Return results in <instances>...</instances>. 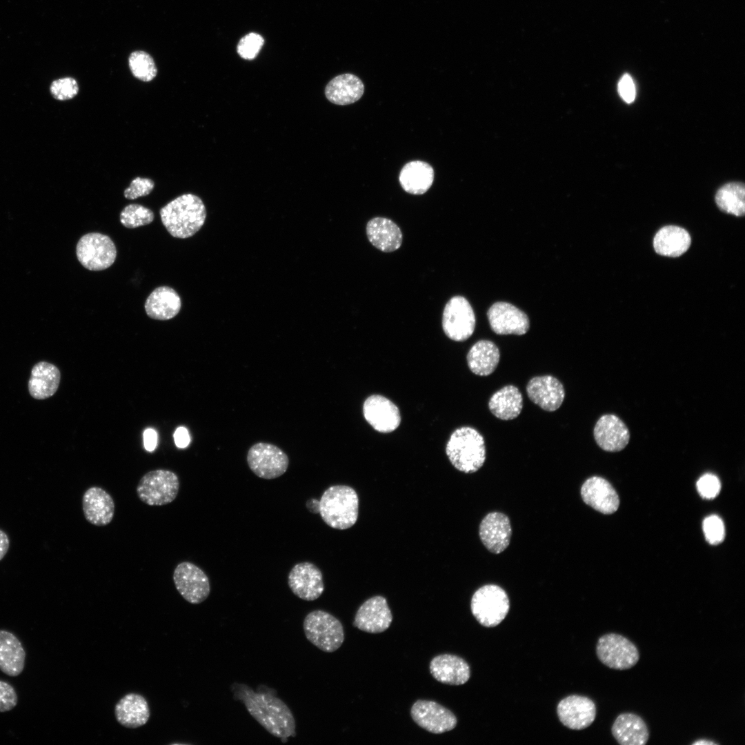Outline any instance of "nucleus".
I'll use <instances>...</instances> for the list:
<instances>
[{
	"mask_svg": "<svg viewBox=\"0 0 745 745\" xmlns=\"http://www.w3.org/2000/svg\"><path fill=\"white\" fill-rule=\"evenodd\" d=\"M235 686V695L269 733L281 738L283 742H286L289 737H295L294 716L281 699L269 693L255 692L245 684H237Z\"/></svg>",
	"mask_w": 745,
	"mask_h": 745,
	"instance_id": "1",
	"label": "nucleus"
},
{
	"mask_svg": "<svg viewBox=\"0 0 745 745\" xmlns=\"http://www.w3.org/2000/svg\"><path fill=\"white\" fill-rule=\"evenodd\" d=\"M163 225L174 237L193 236L204 224L206 210L195 195L186 193L168 203L160 210Z\"/></svg>",
	"mask_w": 745,
	"mask_h": 745,
	"instance_id": "2",
	"label": "nucleus"
},
{
	"mask_svg": "<svg viewBox=\"0 0 745 745\" xmlns=\"http://www.w3.org/2000/svg\"><path fill=\"white\" fill-rule=\"evenodd\" d=\"M446 455L458 470L465 473L477 471L486 460L483 436L475 428L463 426L450 435L446 447Z\"/></svg>",
	"mask_w": 745,
	"mask_h": 745,
	"instance_id": "3",
	"label": "nucleus"
},
{
	"mask_svg": "<svg viewBox=\"0 0 745 745\" xmlns=\"http://www.w3.org/2000/svg\"><path fill=\"white\" fill-rule=\"evenodd\" d=\"M359 499L356 491L345 485L328 488L319 501V513L329 526L339 530L347 529L357 522Z\"/></svg>",
	"mask_w": 745,
	"mask_h": 745,
	"instance_id": "4",
	"label": "nucleus"
},
{
	"mask_svg": "<svg viewBox=\"0 0 745 745\" xmlns=\"http://www.w3.org/2000/svg\"><path fill=\"white\" fill-rule=\"evenodd\" d=\"M306 639L326 653L337 650L344 640L341 622L329 613L315 610L306 615L303 622Z\"/></svg>",
	"mask_w": 745,
	"mask_h": 745,
	"instance_id": "5",
	"label": "nucleus"
},
{
	"mask_svg": "<svg viewBox=\"0 0 745 745\" xmlns=\"http://www.w3.org/2000/svg\"><path fill=\"white\" fill-rule=\"evenodd\" d=\"M180 488L178 475L167 469H156L145 473L139 479L136 492L143 503L152 506L172 502Z\"/></svg>",
	"mask_w": 745,
	"mask_h": 745,
	"instance_id": "6",
	"label": "nucleus"
},
{
	"mask_svg": "<svg viewBox=\"0 0 745 745\" xmlns=\"http://www.w3.org/2000/svg\"><path fill=\"white\" fill-rule=\"evenodd\" d=\"M510 608L506 591L495 584L480 587L473 594L470 609L477 622L486 627H494L507 615Z\"/></svg>",
	"mask_w": 745,
	"mask_h": 745,
	"instance_id": "7",
	"label": "nucleus"
},
{
	"mask_svg": "<svg viewBox=\"0 0 745 745\" xmlns=\"http://www.w3.org/2000/svg\"><path fill=\"white\" fill-rule=\"evenodd\" d=\"M596 654L603 664L619 670L631 668L639 659L637 646L626 637L614 633L605 634L599 638Z\"/></svg>",
	"mask_w": 745,
	"mask_h": 745,
	"instance_id": "8",
	"label": "nucleus"
},
{
	"mask_svg": "<svg viewBox=\"0 0 745 745\" xmlns=\"http://www.w3.org/2000/svg\"><path fill=\"white\" fill-rule=\"evenodd\" d=\"M76 253L79 261L84 268L99 271L107 269L113 264L117 257V249L108 236L90 232L80 238Z\"/></svg>",
	"mask_w": 745,
	"mask_h": 745,
	"instance_id": "9",
	"label": "nucleus"
},
{
	"mask_svg": "<svg viewBox=\"0 0 745 745\" xmlns=\"http://www.w3.org/2000/svg\"><path fill=\"white\" fill-rule=\"evenodd\" d=\"M246 459L252 472L265 479L281 476L289 465L288 457L284 450L272 444L266 442L253 444L248 451Z\"/></svg>",
	"mask_w": 745,
	"mask_h": 745,
	"instance_id": "10",
	"label": "nucleus"
},
{
	"mask_svg": "<svg viewBox=\"0 0 745 745\" xmlns=\"http://www.w3.org/2000/svg\"><path fill=\"white\" fill-rule=\"evenodd\" d=\"M442 328L446 335L455 341H466L473 334L475 316L465 297L455 296L447 302L442 315Z\"/></svg>",
	"mask_w": 745,
	"mask_h": 745,
	"instance_id": "11",
	"label": "nucleus"
},
{
	"mask_svg": "<svg viewBox=\"0 0 745 745\" xmlns=\"http://www.w3.org/2000/svg\"><path fill=\"white\" fill-rule=\"evenodd\" d=\"M177 590L188 602L199 604L210 595V585L206 573L196 564L182 562L177 565L172 575Z\"/></svg>",
	"mask_w": 745,
	"mask_h": 745,
	"instance_id": "12",
	"label": "nucleus"
},
{
	"mask_svg": "<svg viewBox=\"0 0 745 745\" xmlns=\"http://www.w3.org/2000/svg\"><path fill=\"white\" fill-rule=\"evenodd\" d=\"M410 715L418 726L434 734L450 731L457 722L450 711L430 700H417L411 708Z\"/></svg>",
	"mask_w": 745,
	"mask_h": 745,
	"instance_id": "13",
	"label": "nucleus"
},
{
	"mask_svg": "<svg viewBox=\"0 0 745 745\" xmlns=\"http://www.w3.org/2000/svg\"><path fill=\"white\" fill-rule=\"evenodd\" d=\"M487 317L490 328L497 335H522L530 326L526 314L507 302L493 304L487 312Z\"/></svg>",
	"mask_w": 745,
	"mask_h": 745,
	"instance_id": "14",
	"label": "nucleus"
},
{
	"mask_svg": "<svg viewBox=\"0 0 745 745\" xmlns=\"http://www.w3.org/2000/svg\"><path fill=\"white\" fill-rule=\"evenodd\" d=\"M288 584L294 595L305 601L318 599L324 590L321 570L308 562L298 563L292 568Z\"/></svg>",
	"mask_w": 745,
	"mask_h": 745,
	"instance_id": "15",
	"label": "nucleus"
},
{
	"mask_svg": "<svg viewBox=\"0 0 745 745\" xmlns=\"http://www.w3.org/2000/svg\"><path fill=\"white\" fill-rule=\"evenodd\" d=\"M363 413L367 422L380 433H390L397 428L401 422L397 406L379 395H371L365 400Z\"/></svg>",
	"mask_w": 745,
	"mask_h": 745,
	"instance_id": "16",
	"label": "nucleus"
},
{
	"mask_svg": "<svg viewBox=\"0 0 745 745\" xmlns=\"http://www.w3.org/2000/svg\"><path fill=\"white\" fill-rule=\"evenodd\" d=\"M393 621V615L386 598L374 596L364 602L355 617L353 626L370 633L386 630Z\"/></svg>",
	"mask_w": 745,
	"mask_h": 745,
	"instance_id": "17",
	"label": "nucleus"
},
{
	"mask_svg": "<svg viewBox=\"0 0 745 745\" xmlns=\"http://www.w3.org/2000/svg\"><path fill=\"white\" fill-rule=\"evenodd\" d=\"M557 715L565 726L573 730H582L592 724L596 717V706L590 698L570 695L559 702Z\"/></svg>",
	"mask_w": 745,
	"mask_h": 745,
	"instance_id": "18",
	"label": "nucleus"
},
{
	"mask_svg": "<svg viewBox=\"0 0 745 745\" xmlns=\"http://www.w3.org/2000/svg\"><path fill=\"white\" fill-rule=\"evenodd\" d=\"M580 493L586 504L601 513L612 514L619 508V499L615 490L601 477L587 479L581 487Z\"/></svg>",
	"mask_w": 745,
	"mask_h": 745,
	"instance_id": "19",
	"label": "nucleus"
},
{
	"mask_svg": "<svg viewBox=\"0 0 745 745\" xmlns=\"http://www.w3.org/2000/svg\"><path fill=\"white\" fill-rule=\"evenodd\" d=\"M479 534L484 546L490 552L499 554L510 544L512 535L510 519L502 513H489L480 523Z\"/></svg>",
	"mask_w": 745,
	"mask_h": 745,
	"instance_id": "20",
	"label": "nucleus"
},
{
	"mask_svg": "<svg viewBox=\"0 0 745 745\" xmlns=\"http://www.w3.org/2000/svg\"><path fill=\"white\" fill-rule=\"evenodd\" d=\"M82 510L88 522L96 526H105L114 518L115 504L110 493L101 487L94 486L83 495Z\"/></svg>",
	"mask_w": 745,
	"mask_h": 745,
	"instance_id": "21",
	"label": "nucleus"
},
{
	"mask_svg": "<svg viewBox=\"0 0 745 745\" xmlns=\"http://www.w3.org/2000/svg\"><path fill=\"white\" fill-rule=\"evenodd\" d=\"M526 389L529 399L548 412L557 410L565 397L563 384L551 375L533 377L528 382Z\"/></svg>",
	"mask_w": 745,
	"mask_h": 745,
	"instance_id": "22",
	"label": "nucleus"
},
{
	"mask_svg": "<svg viewBox=\"0 0 745 745\" xmlns=\"http://www.w3.org/2000/svg\"><path fill=\"white\" fill-rule=\"evenodd\" d=\"M593 435L597 444L608 452L623 450L630 439L629 430L625 424L612 414L604 415L598 419Z\"/></svg>",
	"mask_w": 745,
	"mask_h": 745,
	"instance_id": "23",
	"label": "nucleus"
},
{
	"mask_svg": "<svg viewBox=\"0 0 745 745\" xmlns=\"http://www.w3.org/2000/svg\"><path fill=\"white\" fill-rule=\"evenodd\" d=\"M430 672L439 682L449 685H461L470 676V667L462 658L450 654L435 657L430 663Z\"/></svg>",
	"mask_w": 745,
	"mask_h": 745,
	"instance_id": "24",
	"label": "nucleus"
},
{
	"mask_svg": "<svg viewBox=\"0 0 745 745\" xmlns=\"http://www.w3.org/2000/svg\"><path fill=\"white\" fill-rule=\"evenodd\" d=\"M117 721L128 728L145 725L150 719V711L146 699L141 694L130 693L121 697L115 706Z\"/></svg>",
	"mask_w": 745,
	"mask_h": 745,
	"instance_id": "25",
	"label": "nucleus"
},
{
	"mask_svg": "<svg viewBox=\"0 0 745 745\" xmlns=\"http://www.w3.org/2000/svg\"><path fill=\"white\" fill-rule=\"evenodd\" d=\"M611 732L621 745H644L649 739L646 722L639 715L633 713L619 714L613 724Z\"/></svg>",
	"mask_w": 745,
	"mask_h": 745,
	"instance_id": "26",
	"label": "nucleus"
},
{
	"mask_svg": "<svg viewBox=\"0 0 745 745\" xmlns=\"http://www.w3.org/2000/svg\"><path fill=\"white\" fill-rule=\"evenodd\" d=\"M369 241L376 248L384 252H393L401 245L402 232L392 220L384 217L371 219L366 225Z\"/></svg>",
	"mask_w": 745,
	"mask_h": 745,
	"instance_id": "27",
	"label": "nucleus"
},
{
	"mask_svg": "<svg viewBox=\"0 0 745 745\" xmlns=\"http://www.w3.org/2000/svg\"><path fill=\"white\" fill-rule=\"evenodd\" d=\"M181 301L178 293L168 286L155 288L145 302L147 315L157 320H168L180 311Z\"/></svg>",
	"mask_w": 745,
	"mask_h": 745,
	"instance_id": "28",
	"label": "nucleus"
},
{
	"mask_svg": "<svg viewBox=\"0 0 745 745\" xmlns=\"http://www.w3.org/2000/svg\"><path fill=\"white\" fill-rule=\"evenodd\" d=\"M60 380L61 373L56 366L40 361L32 368L28 381L29 393L34 399H47L57 392Z\"/></svg>",
	"mask_w": 745,
	"mask_h": 745,
	"instance_id": "29",
	"label": "nucleus"
},
{
	"mask_svg": "<svg viewBox=\"0 0 745 745\" xmlns=\"http://www.w3.org/2000/svg\"><path fill=\"white\" fill-rule=\"evenodd\" d=\"M364 86L357 76L346 73L334 77L325 88L328 100L337 105H348L358 101L363 95Z\"/></svg>",
	"mask_w": 745,
	"mask_h": 745,
	"instance_id": "30",
	"label": "nucleus"
},
{
	"mask_svg": "<svg viewBox=\"0 0 745 745\" xmlns=\"http://www.w3.org/2000/svg\"><path fill=\"white\" fill-rule=\"evenodd\" d=\"M26 651L20 640L11 632L0 630V670L10 677L23 670Z\"/></svg>",
	"mask_w": 745,
	"mask_h": 745,
	"instance_id": "31",
	"label": "nucleus"
},
{
	"mask_svg": "<svg viewBox=\"0 0 745 745\" xmlns=\"http://www.w3.org/2000/svg\"><path fill=\"white\" fill-rule=\"evenodd\" d=\"M691 243L689 233L685 229L676 226L662 228L653 239L655 252L670 257H677L684 254L689 248Z\"/></svg>",
	"mask_w": 745,
	"mask_h": 745,
	"instance_id": "32",
	"label": "nucleus"
},
{
	"mask_svg": "<svg viewBox=\"0 0 745 745\" xmlns=\"http://www.w3.org/2000/svg\"><path fill=\"white\" fill-rule=\"evenodd\" d=\"M399 180L403 189L413 195L425 193L432 186L434 170L432 166L422 161H413L401 169Z\"/></svg>",
	"mask_w": 745,
	"mask_h": 745,
	"instance_id": "33",
	"label": "nucleus"
},
{
	"mask_svg": "<svg viewBox=\"0 0 745 745\" xmlns=\"http://www.w3.org/2000/svg\"><path fill=\"white\" fill-rule=\"evenodd\" d=\"M500 352L491 341L479 340L470 349L466 359L469 369L475 375L488 376L499 364Z\"/></svg>",
	"mask_w": 745,
	"mask_h": 745,
	"instance_id": "34",
	"label": "nucleus"
},
{
	"mask_svg": "<svg viewBox=\"0 0 745 745\" xmlns=\"http://www.w3.org/2000/svg\"><path fill=\"white\" fill-rule=\"evenodd\" d=\"M522 408V395L519 389L513 385L505 386L496 391L488 401V408L491 413L502 420H511L517 417Z\"/></svg>",
	"mask_w": 745,
	"mask_h": 745,
	"instance_id": "35",
	"label": "nucleus"
},
{
	"mask_svg": "<svg viewBox=\"0 0 745 745\" xmlns=\"http://www.w3.org/2000/svg\"><path fill=\"white\" fill-rule=\"evenodd\" d=\"M744 195V183L731 182L725 184L717 190L715 202L722 211L737 217H742L745 212Z\"/></svg>",
	"mask_w": 745,
	"mask_h": 745,
	"instance_id": "36",
	"label": "nucleus"
},
{
	"mask_svg": "<svg viewBox=\"0 0 745 745\" xmlns=\"http://www.w3.org/2000/svg\"><path fill=\"white\" fill-rule=\"evenodd\" d=\"M128 65L133 76L140 81H150L157 74L153 58L145 51L132 52L128 58Z\"/></svg>",
	"mask_w": 745,
	"mask_h": 745,
	"instance_id": "37",
	"label": "nucleus"
},
{
	"mask_svg": "<svg viewBox=\"0 0 745 745\" xmlns=\"http://www.w3.org/2000/svg\"><path fill=\"white\" fill-rule=\"evenodd\" d=\"M154 220L153 212L145 206L132 203L126 206L120 214L121 224L128 228L148 225Z\"/></svg>",
	"mask_w": 745,
	"mask_h": 745,
	"instance_id": "38",
	"label": "nucleus"
},
{
	"mask_svg": "<svg viewBox=\"0 0 745 745\" xmlns=\"http://www.w3.org/2000/svg\"><path fill=\"white\" fill-rule=\"evenodd\" d=\"M50 90L57 100L64 101L74 98L79 92V85L75 79L67 77L52 82Z\"/></svg>",
	"mask_w": 745,
	"mask_h": 745,
	"instance_id": "39",
	"label": "nucleus"
},
{
	"mask_svg": "<svg viewBox=\"0 0 745 745\" xmlns=\"http://www.w3.org/2000/svg\"><path fill=\"white\" fill-rule=\"evenodd\" d=\"M264 43V38L259 34L250 32L242 37L237 46V52L244 59H255Z\"/></svg>",
	"mask_w": 745,
	"mask_h": 745,
	"instance_id": "40",
	"label": "nucleus"
},
{
	"mask_svg": "<svg viewBox=\"0 0 745 745\" xmlns=\"http://www.w3.org/2000/svg\"><path fill=\"white\" fill-rule=\"evenodd\" d=\"M703 531L706 541L711 545L722 543L725 537V528L722 520L717 515L707 517L703 522Z\"/></svg>",
	"mask_w": 745,
	"mask_h": 745,
	"instance_id": "41",
	"label": "nucleus"
},
{
	"mask_svg": "<svg viewBox=\"0 0 745 745\" xmlns=\"http://www.w3.org/2000/svg\"><path fill=\"white\" fill-rule=\"evenodd\" d=\"M697 489L702 497L712 499L716 497L721 490V483L714 475L705 474L697 482Z\"/></svg>",
	"mask_w": 745,
	"mask_h": 745,
	"instance_id": "42",
	"label": "nucleus"
},
{
	"mask_svg": "<svg viewBox=\"0 0 745 745\" xmlns=\"http://www.w3.org/2000/svg\"><path fill=\"white\" fill-rule=\"evenodd\" d=\"M154 187L155 183L152 179L137 177L131 181L129 187L125 189L123 195L126 199H135L149 195Z\"/></svg>",
	"mask_w": 745,
	"mask_h": 745,
	"instance_id": "43",
	"label": "nucleus"
},
{
	"mask_svg": "<svg viewBox=\"0 0 745 745\" xmlns=\"http://www.w3.org/2000/svg\"><path fill=\"white\" fill-rule=\"evenodd\" d=\"M17 702L18 697L14 688L10 684L0 680V713L12 710Z\"/></svg>",
	"mask_w": 745,
	"mask_h": 745,
	"instance_id": "44",
	"label": "nucleus"
},
{
	"mask_svg": "<svg viewBox=\"0 0 745 745\" xmlns=\"http://www.w3.org/2000/svg\"><path fill=\"white\" fill-rule=\"evenodd\" d=\"M618 92L626 103H630L634 101L636 96V90L635 83L630 74H624L619 79Z\"/></svg>",
	"mask_w": 745,
	"mask_h": 745,
	"instance_id": "45",
	"label": "nucleus"
},
{
	"mask_svg": "<svg viewBox=\"0 0 745 745\" xmlns=\"http://www.w3.org/2000/svg\"><path fill=\"white\" fill-rule=\"evenodd\" d=\"M143 446L146 450L149 452L153 451L157 442V435L156 431L152 428H147L143 432Z\"/></svg>",
	"mask_w": 745,
	"mask_h": 745,
	"instance_id": "46",
	"label": "nucleus"
},
{
	"mask_svg": "<svg viewBox=\"0 0 745 745\" xmlns=\"http://www.w3.org/2000/svg\"><path fill=\"white\" fill-rule=\"evenodd\" d=\"M174 439L178 448H186L190 443V436L185 427L177 428L174 433Z\"/></svg>",
	"mask_w": 745,
	"mask_h": 745,
	"instance_id": "47",
	"label": "nucleus"
},
{
	"mask_svg": "<svg viewBox=\"0 0 745 745\" xmlns=\"http://www.w3.org/2000/svg\"><path fill=\"white\" fill-rule=\"evenodd\" d=\"M9 547V537L3 530L0 529V561L6 556Z\"/></svg>",
	"mask_w": 745,
	"mask_h": 745,
	"instance_id": "48",
	"label": "nucleus"
},
{
	"mask_svg": "<svg viewBox=\"0 0 745 745\" xmlns=\"http://www.w3.org/2000/svg\"><path fill=\"white\" fill-rule=\"evenodd\" d=\"M692 744L693 745H716L717 743H715V742H713L712 740H710V739H699L693 742L692 743Z\"/></svg>",
	"mask_w": 745,
	"mask_h": 745,
	"instance_id": "49",
	"label": "nucleus"
}]
</instances>
